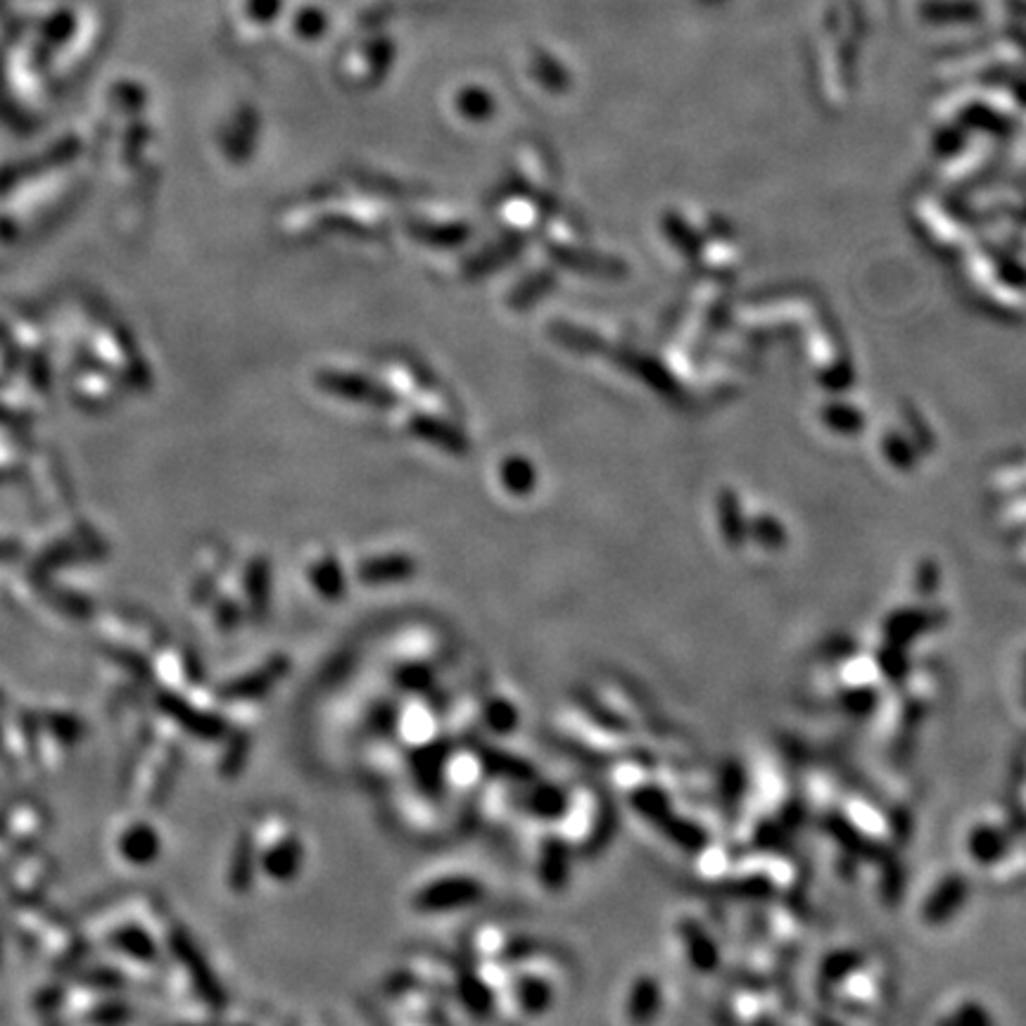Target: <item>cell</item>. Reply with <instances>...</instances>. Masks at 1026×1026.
Returning a JSON list of instances; mask_svg holds the SVG:
<instances>
[{
	"mask_svg": "<svg viewBox=\"0 0 1026 1026\" xmlns=\"http://www.w3.org/2000/svg\"><path fill=\"white\" fill-rule=\"evenodd\" d=\"M45 827H48V816L41 806L18 804L6 812L3 835L12 841H18L20 846H24V843L39 839Z\"/></svg>",
	"mask_w": 1026,
	"mask_h": 1026,
	"instance_id": "2",
	"label": "cell"
},
{
	"mask_svg": "<svg viewBox=\"0 0 1026 1026\" xmlns=\"http://www.w3.org/2000/svg\"><path fill=\"white\" fill-rule=\"evenodd\" d=\"M51 877H53V862L48 860L43 853H29L18 862V866H14L10 882H12L14 893L37 895L45 889L48 882H51Z\"/></svg>",
	"mask_w": 1026,
	"mask_h": 1026,
	"instance_id": "3",
	"label": "cell"
},
{
	"mask_svg": "<svg viewBox=\"0 0 1026 1026\" xmlns=\"http://www.w3.org/2000/svg\"><path fill=\"white\" fill-rule=\"evenodd\" d=\"M3 746H8L18 763L34 765L39 754V715L31 711L12 713L8 723H3Z\"/></svg>",
	"mask_w": 1026,
	"mask_h": 1026,
	"instance_id": "1",
	"label": "cell"
},
{
	"mask_svg": "<svg viewBox=\"0 0 1026 1026\" xmlns=\"http://www.w3.org/2000/svg\"><path fill=\"white\" fill-rule=\"evenodd\" d=\"M478 899V884L468 882V879H449V882L435 884L423 893L421 905L423 908H452Z\"/></svg>",
	"mask_w": 1026,
	"mask_h": 1026,
	"instance_id": "5",
	"label": "cell"
},
{
	"mask_svg": "<svg viewBox=\"0 0 1026 1026\" xmlns=\"http://www.w3.org/2000/svg\"><path fill=\"white\" fill-rule=\"evenodd\" d=\"M8 853H10V843H8V837H6L3 832H0V862H3V860L8 858Z\"/></svg>",
	"mask_w": 1026,
	"mask_h": 1026,
	"instance_id": "7",
	"label": "cell"
},
{
	"mask_svg": "<svg viewBox=\"0 0 1026 1026\" xmlns=\"http://www.w3.org/2000/svg\"><path fill=\"white\" fill-rule=\"evenodd\" d=\"M107 941L112 949H117L126 957L143 960V963H151V960L155 957L153 939L143 930H138V926H120V930H114L107 936Z\"/></svg>",
	"mask_w": 1026,
	"mask_h": 1026,
	"instance_id": "6",
	"label": "cell"
},
{
	"mask_svg": "<svg viewBox=\"0 0 1026 1026\" xmlns=\"http://www.w3.org/2000/svg\"><path fill=\"white\" fill-rule=\"evenodd\" d=\"M0 752H3V704H0Z\"/></svg>",
	"mask_w": 1026,
	"mask_h": 1026,
	"instance_id": "8",
	"label": "cell"
},
{
	"mask_svg": "<svg viewBox=\"0 0 1026 1026\" xmlns=\"http://www.w3.org/2000/svg\"><path fill=\"white\" fill-rule=\"evenodd\" d=\"M120 851L128 862H134V866H148V862L157 858L159 851L157 832L148 825L128 827L120 839Z\"/></svg>",
	"mask_w": 1026,
	"mask_h": 1026,
	"instance_id": "4",
	"label": "cell"
},
{
	"mask_svg": "<svg viewBox=\"0 0 1026 1026\" xmlns=\"http://www.w3.org/2000/svg\"><path fill=\"white\" fill-rule=\"evenodd\" d=\"M0 957H3V936H0Z\"/></svg>",
	"mask_w": 1026,
	"mask_h": 1026,
	"instance_id": "9",
	"label": "cell"
}]
</instances>
